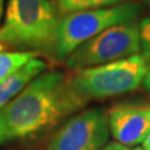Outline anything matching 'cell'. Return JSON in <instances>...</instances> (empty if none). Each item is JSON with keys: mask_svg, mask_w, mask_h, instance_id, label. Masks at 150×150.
Instances as JSON below:
<instances>
[{"mask_svg": "<svg viewBox=\"0 0 150 150\" xmlns=\"http://www.w3.org/2000/svg\"><path fill=\"white\" fill-rule=\"evenodd\" d=\"M87 100L62 71H43L0 110V144L23 139L58 123Z\"/></svg>", "mask_w": 150, "mask_h": 150, "instance_id": "1", "label": "cell"}, {"mask_svg": "<svg viewBox=\"0 0 150 150\" xmlns=\"http://www.w3.org/2000/svg\"><path fill=\"white\" fill-rule=\"evenodd\" d=\"M59 23L51 0H8L0 27V46L54 56Z\"/></svg>", "mask_w": 150, "mask_h": 150, "instance_id": "2", "label": "cell"}, {"mask_svg": "<svg viewBox=\"0 0 150 150\" xmlns=\"http://www.w3.org/2000/svg\"><path fill=\"white\" fill-rule=\"evenodd\" d=\"M147 69L148 61L141 54H137L112 62L76 70L71 82L76 90L89 101L137 89L142 83Z\"/></svg>", "mask_w": 150, "mask_h": 150, "instance_id": "3", "label": "cell"}, {"mask_svg": "<svg viewBox=\"0 0 150 150\" xmlns=\"http://www.w3.org/2000/svg\"><path fill=\"white\" fill-rule=\"evenodd\" d=\"M139 5L122 4L70 12L60 19L54 58L64 61L81 43L116 25L134 21L140 13Z\"/></svg>", "mask_w": 150, "mask_h": 150, "instance_id": "4", "label": "cell"}, {"mask_svg": "<svg viewBox=\"0 0 150 150\" xmlns=\"http://www.w3.org/2000/svg\"><path fill=\"white\" fill-rule=\"evenodd\" d=\"M140 51L139 25L134 21L116 25L81 43L67 57L72 70L125 59Z\"/></svg>", "mask_w": 150, "mask_h": 150, "instance_id": "5", "label": "cell"}, {"mask_svg": "<svg viewBox=\"0 0 150 150\" xmlns=\"http://www.w3.org/2000/svg\"><path fill=\"white\" fill-rule=\"evenodd\" d=\"M107 113L92 108L74 116L54 132L47 150H101L109 139Z\"/></svg>", "mask_w": 150, "mask_h": 150, "instance_id": "6", "label": "cell"}, {"mask_svg": "<svg viewBox=\"0 0 150 150\" xmlns=\"http://www.w3.org/2000/svg\"><path fill=\"white\" fill-rule=\"evenodd\" d=\"M109 129L115 140L122 145L142 144L150 131V103L118 105L108 112Z\"/></svg>", "mask_w": 150, "mask_h": 150, "instance_id": "7", "label": "cell"}, {"mask_svg": "<svg viewBox=\"0 0 150 150\" xmlns=\"http://www.w3.org/2000/svg\"><path fill=\"white\" fill-rule=\"evenodd\" d=\"M48 64L45 60L36 57L22 67L0 80V110L18 96L29 82L47 69Z\"/></svg>", "mask_w": 150, "mask_h": 150, "instance_id": "8", "label": "cell"}, {"mask_svg": "<svg viewBox=\"0 0 150 150\" xmlns=\"http://www.w3.org/2000/svg\"><path fill=\"white\" fill-rule=\"evenodd\" d=\"M39 54L36 51H0V80Z\"/></svg>", "mask_w": 150, "mask_h": 150, "instance_id": "9", "label": "cell"}, {"mask_svg": "<svg viewBox=\"0 0 150 150\" xmlns=\"http://www.w3.org/2000/svg\"><path fill=\"white\" fill-rule=\"evenodd\" d=\"M126 0H58L59 8L64 12L88 10L103 8L111 5H117Z\"/></svg>", "mask_w": 150, "mask_h": 150, "instance_id": "10", "label": "cell"}, {"mask_svg": "<svg viewBox=\"0 0 150 150\" xmlns=\"http://www.w3.org/2000/svg\"><path fill=\"white\" fill-rule=\"evenodd\" d=\"M140 49L142 50V56L150 62V16L144 18L139 23Z\"/></svg>", "mask_w": 150, "mask_h": 150, "instance_id": "11", "label": "cell"}, {"mask_svg": "<svg viewBox=\"0 0 150 150\" xmlns=\"http://www.w3.org/2000/svg\"><path fill=\"white\" fill-rule=\"evenodd\" d=\"M101 150H142V148L140 147H129V146L122 145V144H119V142H111V144H108L106 147H103Z\"/></svg>", "mask_w": 150, "mask_h": 150, "instance_id": "12", "label": "cell"}, {"mask_svg": "<svg viewBox=\"0 0 150 150\" xmlns=\"http://www.w3.org/2000/svg\"><path fill=\"white\" fill-rule=\"evenodd\" d=\"M142 83H144L146 89L150 91V62L148 64V69H147V72H146L145 75V78L142 80Z\"/></svg>", "mask_w": 150, "mask_h": 150, "instance_id": "13", "label": "cell"}, {"mask_svg": "<svg viewBox=\"0 0 150 150\" xmlns=\"http://www.w3.org/2000/svg\"><path fill=\"white\" fill-rule=\"evenodd\" d=\"M142 150H150V131L142 141Z\"/></svg>", "mask_w": 150, "mask_h": 150, "instance_id": "14", "label": "cell"}, {"mask_svg": "<svg viewBox=\"0 0 150 150\" xmlns=\"http://www.w3.org/2000/svg\"><path fill=\"white\" fill-rule=\"evenodd\" d=\"M2 13H4V0H0V21L2 18Z\"/></svg>", "mask_w": 150, "mask_h": 150, "instance_id": "15", "label": "cell"}, {"mask_svg": "<svg viewBox=\"0 0 150 150\" xmlns=\"http://www.w3.org/2000/svg\"><path fill=\"white\" fill-rule=\"evenodd\" d=\"M146 2H147V5L149 6V8H150V0H146Z\"/></svg>", "mask_w": 150, "mask_h": 150, "instance_id": "16", "label": "cell"}, {"mask_svg": "<svg viewBox=\"0 0 150 150\" xmlns=\"http://www.w3.org/2000/svg\"><path fill=\"white\" fill-rule=\"evenodd\" d=\"M2 50H4V48H2L1 46H0V51H2Z\"/></svg>", "mask_w": 150, "mask_h": 150, "instance_id": "17", "label": "cell"}]
</instances>
